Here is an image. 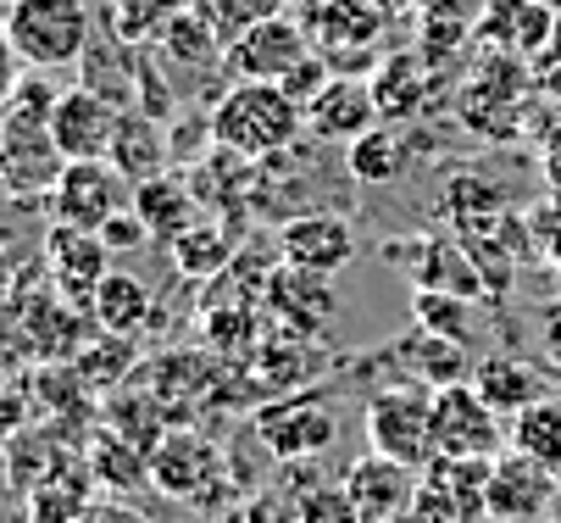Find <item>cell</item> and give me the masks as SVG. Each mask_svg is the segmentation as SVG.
Returning a JSON list of instances; mask_svg holds the SVG:
<instances>
[{"label": "cell", "mask_w": 561, "mask_h": 523, "mask_svg": "<svg viewBox=\"0 0 561 523\" xmlns=\"http://www.w3.org/2000/svg\"><path fill=\"white\" fill-rule=\"evenodd\" d=\"M156 50H162L173 67L201 72V67H222L228 39H222V29H217L211 7L201 0V7H190V12H179V18H168V23H162V39H156Z\"/></svg>", "instance_id": "4316f807"}, {"label": "cell", "mask_w": 561, "mask_h": 523, "mask_svg": "<svg viewBox=\"0 0 561 523\" xmlns=\"http://www.w3.org/2000/svg\"><path fill=\"white\" fill-rule=\"evenodd\" d=\"M72 362H78V373L90 379V390H117V385H128V379H134L139 351H134V340H128V334H106V329H101V340H95V345H84Z\"/></svg>", "instance_id": "d590c367"}, {"label": "cell", "mask_w": 561, "mask_h": 523, "mask_svg": "<svg viewBox=\"0 0 561 523\" xmlns=\"http://www.w3.org/2000/svg\"><path fill=\"white\" fill-rule=\"evenodd\" d=\"M228 457L217 452V440L201 434L195 423H179L162 445L150 452V490H162L168 501H184V507H222L228 496Z\"/></svg>", "instance_id": "8992f818"}, {"label": "cell", "mask_w": 561, "mask_h": 523, "mask_svg": "<svg viewBox=\"0 0 561 523\" xmlns=\"http://www.w3.org/2000/svg\"><path fill=\"white\" fill-rule=\"evenodd\" d=\"M417 490H423L417 468L394 463V457H378V452H362L345 468V496H351L362 523H407L412 507H417Z\"/></svg>", "instance_id": "7c38bea8"}, {"label": "cell", "mask_w": 561, "mask_h": 523, "mask_svg": "<svg viewBox=\"0 0 561 523\" xmlns=\"http://www.w3.org/2000/svg\"><path fill=\"white\" fill-rule=\"evenodd\" d=\"M34 401L50 418H90V379L78 373V362H56L34 373Z\"/></svg>", "instance_id": "8d00e7d4"}, {"label": "cell", "mask_w": 561, "mask_h": 523, "mask_svg": "<svg viewBox=\"0 0 561 523\" xmlns=\"http://www.w3.org/2000/svg\"><path fill=\"white\" fill-rule=\"evenodd\" d=\"M190 7H201V0H156V12H162V18H179V12H190Z\"/></svg>", "instance_id": "816d5d0a"}, {"label": "cell", "mask_w": 561, "mask_h": 523, "mask_svg": "<svg viewBox=\"0 0 561 523\" xmlns=\"http://www.w3.org/2000/svg\"><path fill=\"white\" fill-rule=\"evenodd\" d=\"M7 179H12V168H7V145H0V190H7Z\"/></svg>", "instance_id": "f5cc1de1"}, {"label": "cell", "mask_w": 561, "mask_h": 523, "mask_svg": "<svg viewBox=\"0 0 561 523\" xmlns=\"http://www.w3.org/2000/svg\"><path fill=\"white\" fill-rule=\"evenodd\" d=\"M534 95H539L534 61L484 50L478 67L461 79V90H456V123L472 128L478 139H512V134L528 128Z\"/></svg>", "instance_id": "7a4b0ae2"}, {"label": "cell", "mask_w": 561, "mask_h": 523, "mask_svg": "<svg viewBox=\"0 0 561 523\" xmlns=\"http://www.w3.org/2000/svg\"><path fill=\"white\" fill-rule=\"evenodd\" d=\"M501 452H512V423L472 390V379L434 390V457L495 463Z\"/></svg>", "instance_id": "52a82bcc"}, {"label": "cell", "mask_w": 561, "mask_h": 523, "mask_svg": "<svg viewBox=\"0 0 561 523\" xmlns=\"http://www.w3.org/2000/svg\"><path fill=\"white\" fill-rule=\"evenodd\" d=\"M251 434L256 445L273 457V463H311L323 457L329 445L340 440V407L329 401V390H295V396H278V401H262L256 418H251Z\"/></svg>", "instance_id": "5b68a950"}, {"label": "cell", "mask_w": 561, "mask_h": 523, "mask_svg": "<svg viewBox=\"0 0 561 523\" xmlns=\"http://www.w3.org/2000/svg\"><path fill=\"white\" fill-rule=\"evenodd\" d=\"M206 7H211V18H217L222 39L233 45L245 29H256V23L278 18V12H284V0H206Z\"/></svg>", "instance_id": "60d3db41"}, {"label": "cell", "mask_w": 561, "mask_h": 523, "mask_svg": "<svg viewBox=\"0 0 561 523\" xmlns=\"http://www.w3.org/2000/svg\"><path fill=\"white\" fill-rule=\"evenodd\" d=\"M168 257H173V273H184V278H217L239 257V240L228 235V223L201 217V223H190V229L168 246Z\"/></svg>", "instance_id": "f546056e"}, {"label": "cell", "mask_w": 561, "mask_h": 523, "mask_svg": "<svg viewBox=\"0 0 561 523\" xmlns=\"http://www.w3.org/2000/svg\"><path fill=\"white\" fill-rule=\"evenodd\" d=\"M67 457H72V452H61L50 429H39V434H34V429H23V434H12V440H7V474H12V485H18L23 496H28L39 479H50Z\"/></svg>", "instance_id": "e575fe53"}, {"label": "cell", "mask_w": 561, "mask_h": 523, "mask_svg": "<svg viewBox=\"0 0 561 523\" xmlns=\"http://www.w3.org/2000/svg\"><path fill=\"white\" fill-rule=\"evenodd\" d=\"M106 162H112L128 184H145V179H156V173H173L168 123H156V117H145L139 106H128L123 123H117V134H112Z\"/></svg>", "instance_id": "603a6c76"}, {"label": "cell", "mask_w": 561, "mask_h": 523, "mask_svg": "<svg viewBox=\"0 0 561 523\" xmlns=\"http://www.w3.org/2000/svg\"><path fill=\"white\" fill-rule=\"evenodd\" d=\"M84 523H156V518L139 512V507H128V501H95L84 512Z\"/></svg>", "instance_id": "7dc6e473"}, {"label": "cell", "mask_w": 561, "mask_h": 523, "mask_svg": "<svg viewBox=\"0 0 561 523\" xmlns=\"http://www.w3.org/2000/svg\"><path fill=\"white\" fill-rule=\"evenodd\" d=\"M367 7H373L383 23H394V18H407V12L417 7V0H367Z\"/></svg>", "instance_id": "681fc988"}, {"label": "cell", "mask_w": 561, "mask_h": 523, "mask_svg": "<svg viewBox=\"0 0 561 523\" xmlns=\"http://www.w3.org/2000/svg\"><path fill=\"white\" fill-rule=\"evenodd\" d=\"M284 7H289V0H284Z\"/></svg>", "instance_id": "9f6ffc18"}, {"label": "cell", "mask_w": 561, "mask_h": 523, "mask_svg": "<svg viewBox=\"0 0 561 523\" xmlns=\"http://www.w3.org/2000/svg\"><path fill=\"white\" fill-rule=\"evenodd\" d=\"M539 173H545L550 195H561V117L539 134Z\"/></svg>", "instance_id": "bcb514c9"}, {"label": "cell", "mask_w": 561, "mask_h": 523, "mask_svg": "<svg viewBox=\"0 0 561 523\" xmlns=\"http://www.w3.org/2000/svg\"><path fill=\"white\" fill-rule=\"evenodd\" d=\"M329 79H340V72L329 67V56H323V50H311L306 61H295V67L284 72V79H278V90H284L289 101H300V106H311L317 95H323V90H329Z\"/></svg>", "instance_id": "7bdbcfd3"}, {"label": "cell", "mask_w": 561, "mask_h": 523, "mask_svg": "<svg viewBox=\"0 0 561 523\" xmlns=\"http://www.w3.org/2000/svg\"><path fill=\"white\" fill-rule=\"evenodd\" d=\"M362 429H367V452L423 474L434 463V390L417 379L378 385L362 407Z\"/></svg>", "instance_id": "277c9868"}, {"label": "cell", "mask_w": 561, "mask_h": 523, "mask_svg": "<svg viewBox=\"0 0 561 523\" xmlns=\"http://www.w3.org/2000/svg\"><path fill=\"white\" fill-rule=\"evenodd\" d=\"M523 217H528V235H534V257H545L561 273V195L534 201Z\"/></svg>", "instance_id": "b9f144b4"}, {"label": "cell", "mask_w": 561, "mask_h": 523, "mask_svg": "<svg viewBox=\"0 0 561 523\" xmlns=\"http://www.w3.org/2000/svg\"><path fill=\"white\" fill-rule=\"evenodd\" d=\"M45 257H50V273H56V289L67 302H95V284L112 273V251L101 246V235L90 229H72V223H56L45 235Z\"/></svg>", "instance_id": "ac0fdd59"}, {"label": "cell", "mask_w": 561, "mask_h": 523, "mask_svg": "<svg viewBox=\"0 0 561 523\" xmlns=\"http://www.w3.org/2000/svg\"><path fill=\"white\" fill-rule=\"evenodd\" d=\"M90 312H95V323H101L106 334H128V340H134V334L150 323V289H145V278L112 268V273L95 284Z\"/></svg>", "instance_id": "4dcf8cb0"}, {"label": "cell", "mask_w": 561, "mask_h": 523, "mask_svg": "<svg viewBox=\"0 0 561 523\" xmlns=\"http://www.w3.org/2000/svg\"><path fill=\"white\" fill-rule=\"evenodd\" d=\"M101 23L123 39V45H134V50H150L156 39H162V12H156V0H112V7L101 12Z\"/></svg>", "instance_id": "f35d334b"}, {"label": "cell", "mask_w": 561, "mask_h": 523, "mask_svg": "<svg viewBox=\"0 0 561 523\" xmlns=\"http://www.w3.org/2000/svg\"><path fill=\"white\" fill-rule=\"evenodd\" d=\"M306 128V106L289 101L278 84H228L211 101V134L222 151H239L251 162H273Z\"/></svg>", "instance_id": "6da1fadb"}, {"label": "cell", "mask_w": 561, "mask_h": 523, "mask_svg": "<svg viewBox=\"0 0 561 523\" xmlns=\"http://www.w3.org/2000/svg\"><path fill=\"white\" fill-rule=\"evenodd\" d=\"M534 345H539L545 362L561 373V295H550V302L534 312Z\"/></svg>", "instance_id": "f6af8a7d"}, {"label": "cell", "mask_w": 561, "mask_h": 523, "mask_svg": "<svg viewBox=\"0 0 561 523\" xmlns=\"http://www.w3.org/2000/svg\"><path fill=\"white\" fill-rule=\"evenodd\" d=\"M378 123L383 117H378V101H373V84L367 79H329V90L306 106V128L317 139H340V145L362 139Z\"/></svg>", "instance_id": "ffe728a7"}, {"label": "cell", "mask_w": 561, "mask_h": 523, "mask_svg": "<svg viewBox=\"0 0 561 523\" xmlns=\"http://www.w3.org/2000/svg\"><path fill=\"white\" fill-rule=\"evenodd\" d=\"M134 212L145 217L150 240H162V246H173L190 223L206 217L201 212V195H195V184L184 173H156V179L134 184Z\"/></svg>", "instance_id": "7402d4cb"}, {"label": "cell", "mask_w": 561, "mask_h": 523, "mask_svg": "<svg viewBox=\"0 0 561 523\" xmlns=\"http://www.w3.org/2000/svg\"><path fill=\"white\" fill-rule=\"evenodd\" d=\"M18 67H23V56H18V45H12V34H7V12H0V95L23 79Z\"/></svg>", "instance_id": "c3c4849f"}, {"label": "cell", "mask_w": 561, "mask_h": 523, "mask_svg": "<svg viewBox=\"0 0 561 523\" xmlns=\"http://www.w3.org/2000/svg\"><path fill=\"white\" fill-rule=\"evenodd\" d=\"M512 452H523V457L545 463L550 474H561V396L556 390L512 418Z\"/></svg>", "instance_id": "1f68e13d"}, {"label": "cell", "mask_w": 561, "mask_h": 523, "mask_svg": "<svg viewBox=\"0 0 561 523\" xmlns=\"http://www.w3.org/2000/svg\"><path fill=\"white\" fill-rule=\"evenodd\" d=\"M539 61L561 67V12H556V29H550V45H545V56H539Z\"/></svg>", "instance_id": "f907efd6"}, {"label": "cell", "mask_w": 561, "mask_h": 523, "mask_svg": "<svg viewBox=\"0 0 561 523\" xmlns=\"http://www.w3.org/2000/svg\"><path fill=\"white\" fill-rule=\"evenodd\" d=\"M7 34L23 56V67L61 72L78 67L95 39L90 0H7Z\"/></svg>", "instance_id": "3957f363"}, {"label": "cell", "mask_w": 561, "mask_h": 523, "mask_svg": "<svg viewBox=\"0 0 561 523\" xmlns=\"http://www.w3.org/2000/svg\"><path fill=\"white\" fill-rule=\"evenodd\" d=\"M345 168L356 184H394L400 173H407V139H400L389 123L367 128L362 139L345 145Z\"/></svg>", "instance_id": "d6a6232c"}, {"label": "cell", "mask_w": 561, "mask_h": 523, "mask_svg": "<svg viewBox=\"0 0 561 523\" xmlns=\"http://www.w3.org/2000/svg\"><path fill=\"white\" fill-rule=\"evenodd\" d=\"M84 463H90L95 485H101V490H112V496H128V490H145V485H150V457L139 452L134 440H123L117 429H106V423H95V429H90Z\"/></svg>", "instance_id": "83f0119b"}, {"label": "cell", "mask_w": 561, "mask_h": 523, "mask_svg": "<svg viewBox=\"0 0 561 523\" xmlns=\"http://www.w3.org/2000/svg\"><path fill=\"white\" fill-rule=\"evenodd\" d=\"M545 523H561V512H550V518H545Z\"/></svg>", "instance_id": "11a10c76"}, {"label": "cell", "mask_w": 561, "mask_h": 523, "mask_svg": "<svg viewBox=\"0 0 561 523\" xmlns=\"http://www.w3.org/2000/svg\"><path fill=\"white\" fill-rule=\"evenodd\" d=\"M311 56V39H306V29L295 23V18H267V23H256V29H245L233 45H228V56H222V72L233 84H278L284 72L295 67V61H306Z\"/></svg>", "instance_id": "8fae6325"}, {"label": "cell", "mask_w": 561, "mask_h": 523, "mask_svg": "<svg viewBox=\"0 0 561 523\" xmlns=\"http://www.w3.org/2000/svg\"><path fill=\"white\" fill-rule=\"evenodd\" d=\"M245 390L251 401H278V396H295V390H311V379L323 373V351H317V340L306 334H267L251 356H245Z\"/></svg>", "instance_id": "5bb4252c"}, {"label": "cell", "mask_w": 561, "mask_h": 523, "mask_svg": "<svg viewBox=\"0 0 561 523\" xmlns=\"http://www.w3.org/2000/svg\"><path fill=\"white\" fill-rule=\"evenodd\" d=\"M145 240H150V229H145V217H139L134 206H123L117 217L101 223V246H106L112 257H128V251H139Z\"/></svg>", "instance_id": "ee69618b"}, {"label": "cell", "mask_w": 561, "mask_h": 523, "mask_svg": "<svg viewBox=\"0 0 561 523\" xmlns=\"http://www.w3.org/2000/svg\"><path fill=\"white\" fill-rule=\"evenodd\" d=\"M262 307L273 312V323H278V329L317 340V334H323V329L340 318V295H334V284H329L323 273H306V268L278 262V268H273V278H267Z\"/></svg>", "instance_id": "9a60e30c"}, {"label": "cell", "mask_w": 561, "mask_h": 523, "mask_svg": "<svg viewBox=\"0 0 561 523\" xmlns=\"http://www.w3.org/2000/svg\"><path fill=\"white\" fill-rule=\"evenodd\" d=\"M95 507V474L84 457H67L50 479L28 490V523H84Z\"/></svg>", "instance_id": "484cf974"}, {"label": "cell", "mask_w": 561, "mask_h": 523, "mask_svg": "<svg viewBox=\"0 0 561 523\" xmlns=\"http://www.w3.org/2000/svg\"><path fill=\"white\" fill-rule=\"evenodd\" d=\"M550 29H556V12H545L539 0H484L472 18V45L539 61L550 45Z\"/></svg>", "instance_id": "e0dca14e"}, {"label": "cell", "mask_w": 561, "mask_h": 523, "mask_svg": "<svg viewBox=\"0 0 561 523\" xmlns=\"http://www.w3.org/2000/svg\"><path fill=\"white\" fill-rule=\"evenodd\" d=\"M278 257H284L289 268H306V273L334 278V273H345V268L356 262V229H351L340 212H329V206L295 212V217L278 223Z\"/></svg>", "instance_id": "9c48e42d"}, {"label": "cell", "mask_w": 561, "mask_h": 523, "mask_svg": "<svg viewBox=\"0 0 561 523\" xmlns=\"http://www.w3.org/2000/svg\"><path fill=\"white\" fill-rule=\"evenodd\" d=\"M101 423H106V429H117L123 440H134L145 457H150L156 445H162V440L179 429V423H173V412L162 407V396H156V390L139 379V373H134L128 385L106 390V401H101Z\"/></svg>", "instance_id": "d6986e66"}, {"label": "cell", "mask_w": 561, "mask_h": 523, "mask_svg": "<svg viewBox=\"0 0 561 523\" xmlns=\"http://www.w3.org/2000/svg\"><path fill=\"white\" fill-rule=\"evenodd\" d=\"M201 334H206V351L211 356H239L245 362L267 334H262V318H256V307H206V318H201Z\"/></svg>", "instance_id": "836d02e7"}, {"label": "cell", "mask_w": 561, "mask_h": 523, "mask_svg": "<svg viewBox=\"0 0 561 523\" xmlns=\"http://www.w3.org/2000/svg\"><path fill=\"white\" fill-rule=\"evenodd\" d=\"M400 268L412 273L417 289H439V295H461V302H484V273H478L472 251L461 246V235H417L407 246H394Z\"/></svg>", "instance_id": "4fadbf2b"}, {"label": "cell", "mask_w": 561, "mask_h": 523, "mask_svg": "<svg viewBox=\"0 0 561 523\" xmlns=\"http://www.w3.org/2000/svg\"><path fill=\"white\" fill-rule=\"evenodd\" d=\"M394 362L407 367V379L428 385V390H450V385H467L478 356L461 345V340H445V334H428V329H412L394 340Z\"/></svg>", "instance_id": "44dd1931"}, {"label": "cell", "mask_w": 561, "mask_h": 523, "mask_svg": "<svg viewBox=\"0 0 561 523\" xmlns=\"http://www.w3.org/2000/svg\"><path fill=\"white\" fill-rule=\"evenodd\" d=\"M472 390L484 396L506 423H512L523 407H534L539 396H550V385L539 379V367L523 362V356H506V351H495V356H484V362L472 367Z\"/></svg>", "instance_id": "d4e9b609"}, {"label": "cell", "mask_w": 561, "mask_h": 523, "mask_svg": "<svg viewBox=\"0 0 561 523\" xmlns=\"http://www.w3.org/2000/svg\"><path fill=\"white\" fill-rule=\"evenodd\" d=\"M373 101H378V117L383 123H407V117H417L423 106H428V61L417 56V50H394V56H383L378 67H373Z\"/></svg>", "instance_id": "cb8c5ba5"}, {"label": "cell", "mask_w": 561, "mask_h": 523, "mask_svg": "<svg viewBox=\"0 0 561 523\" xmlns=\"http://www.w3.org/2000/svg\"><path fill=\"white\" fill-rule=\"evenodd\" d=\"M412 318H417V329H428V334H445V340L472 345V302H461V295L412 289Z\"/></svg>", "instance_id": "74e56055"}, {"label": "cell", "mask_w": 561, "mask_h": 523, "mask_svg": "<svg viewBox=\"0 0 561 523\" xmlns=\"http://www.w3.org/2000/svg\"><path fill=\"white\" fill-rule=\"evenodd\" d=\"M539 7H545V12H561V0H539Z\"/></svg>", "instance_id": "db71d44e"}, {"label": "cell", "mask_w": 561, "mask_h": 523, "mask_svg": "<svg viewBox=\"0 0 561 523\" xmlns=\"http://www.w3.org/2000/svg\"><path fill=\"white\" fill-rule=\"evenodd\" d=\"M123 206H134V184L112 162H67L50 190L56 223H72V229H90V235H101V223L117 217Z\"/></svg>", "instance_id": "ba28073f"}, {"label": "cell", "mask_w": 561, "mask_h": 523, "mask_svg": "<svg viewBox=\"0 0 561 523\" xmlns=\"http://www.w3.org/2000/svg\"><path fill=\"white\" fill-rule=\"evenodd\" d=\"M556 496H561V474H550L545 463L523 452H501L490 468L484 507H490V523H545L556 512Z\"/></svg>", "instance_id": "30bf717a"}, {"label": "cell", "mask_w": 561, "mask_h": 523, "mask_svg": "<svg viewBox=\"0 0 561 523\" xmlns=\"http://www.w3.org/2000/svg\"><path fill=\"white\" fill-rule=\"evenodd\" d=\"M123 123V106H112L106 95L72 84L61 101H56V117H50V139L67 162H106L112 151V134Z\"/></svg>", "instance_id": "2e32d148"}, {"label": "cell", "mask_w": 561, "mask_h": 523, "mask_svg": "<svg viewBox=\"0 0 561 523\" xmlns=\"http://www.w3.org/2000/svg\"><path fill=\"white\" fill-rule=\"evenodd\" d=\"M78 72H84V90L106 95V101H112V106H123V112L134 106V72H139V50H134V45H123L112 29L90 39L84 61H78Z\"/></svg>", "instance_id": "f1b7e54d"}, {"label": "cell", "mask_w": 561, "mask_h": 523, "mask_svg": "<svg viewBox=\"0 0 561 523\" xmlns=\"http://www.w3.org/2000/svg\"><path fill=\"white\" fill-rule=\"evenodd\" d=\"M168 151H173V168H201V162L217 151L211 106H206V112H179V117L168 123Z\"/></svg>", "instance_id": "ab89813d"}]
</instances>
